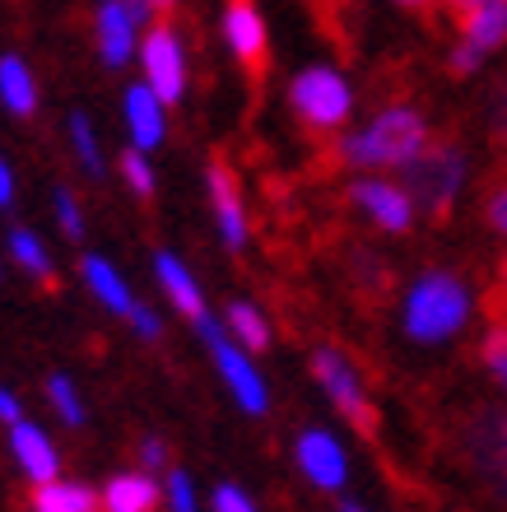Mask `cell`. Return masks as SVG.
Wrapping results in <instances>:
<instances>
[{"mask_svg":"<svg viewBox=\"0 0 507 512\" xmlns=\"http://www.w3.org/2000/svg\"><path fill=\"white\" fill-rule=\"evenodd\" d=\"M205 182H210V205H214V215H219L224 247L228 252H242V247H247V205H242L238 168H233L224 154H210V163H205Z\"/></svg>","mask_w":507,"mask_h":512,"instance_id":"cell-11","label":"cell"},{"mask_svg":"<svg viewBox=\"0 0 507 512\" xmlns=\"http://www.w3.org/2000/svg\"><path fill=\"white\" fill-rule=\"evenodd\" d=\"M475 210H480L484 229L507 238V154H498L494 168L484 173L480 191H475Z\"/></svg>","mask_w":507,"mask_h":512,"instance_id":"cell-19","label":"cell"},{"mask_svg":"<svg viewBox=\"0 0 507 512\" xmlns=\"http://www.w3.org/2000/svg\"><path fill=\"white\" fill-rule=\"evenodd\" d=\"M224 322H228V331H233V340H238L242 350H252V354L270 350V326H266V317H261L252 303H228Z\"/></svg>","mask_w":507,"mask_h":512,"instance_id":"cell-23","label":"cell"},{"mask_svg":"<svg viewBox=\"0 0 507 512\" xmlns=\"http://www.w3.org/2000/svg\"><path fill=\"white\" fill-rule=\"evenodd\" d=\"M428 135H433V126H428L424 112L414 108V103H405V98H396V103H387L359 135L340 140L335 149H340V168H354V173H368V168H405V163L428 145Z\"/></svg>","mask_w":507,"mask_h":512,"instance_id":"cell-2","label":"cell"},{"mask_svg":"<svg viewBox=\"0 0 507 512\" xmlns=\"http://www.w3.org/2000/svg\"><path fill=\"white\" fill-rule=\"evenodd\" d=\"M145 0H103L98 5V56L117 70L131 61L135 28L145 24Z\"/></svg>","mask_w":507,"mask_h":512,"instance_id":"cell-12","label":"cell"},{"mask_svg":"<svg viewBox=\"0 0 507 512\" xmlns=\"http://www.w3.org/2000/svg\"><path fill=\"white\" fill-rule=\"evenodd\" d=\"M140 61H145V84L159 94L163 108H177L182 94H187V56H182V38L168 19L145 33V47H140Z\"/></svg>","mask_w":507,"mask_h":512,"instance_id":"cell-7","label":"cell"},{"mask_svg":"<svg viewBox=\"0 0 507 512\" xmlns=\"http://www.w3.org/2000/svg\"><path fill=\"white\" fill-rule=\"evenodd\" d=\"M56 219H61L66 238H75V243H80V238H84V215H80V205H75V196H70L66 187L56 191Z\"/></svg>","mask_w":507,"mask_h":512,"instance_id":"cell-31","label":"cell"},{"mask_svg":"<svg viewBox=\"0 0 507 512\" xmlns=\"http://www.w3.org/2000/svg\"><path fill=\"white\" fill-rule=\"evenodd\" d=\"M0 103L14 117H33L38 112V84H33V70L19 56H0Z\"/></svg>","mask_w":507,"mask_h":512,"instance_id":"cell-21","label":"cell"},{"mask_svg":"<svg viewBox=\"0 0 507 512\" xmlns=\"http://www.w3.org/2000/svg\"><path fill=\"white\" fill-rule=\"evenodd\" d=\"M10 452L33 485H52L56 475H61V457H56L52 438H47L38 424H28V419L10 424Z\"/></svg>","mask_w":507,"mask_h":512,"instance_id":"cell-13","label":"cell"},{"mask_svg":"<svg viewBox=\"0 0 507 512\" xmlns=\"http://www.w3.org/2000/svg\"><path fill=\"white\" fill-rule=\"evenodd\" d=\"M340 512H363V508H359V503H345V508H340Z\"/></svg>","mask_w":507,"mask_h":512,"instance_id":"cell-41","label":"cell"},{"mask_svg":"<svg viewBox=\"0 0 507 512\" xmlns=\"http://www.w3.org/2000/svg\"><path fill=\"white\" fill-rule=\"evenodd\" d=\"M154 270H159V284H163V294L173 298V308L187 317V322L205 326L210 322V312H205V298L201 289H196V280H191L187 270H182V261H177L173 252H159L154 256Z\"/></svg>","mask_w":507,"mask_h":512,"instance_id":"cell-15","label":"cell"},{"mask_svg":"<svg viewBox=\"0 0 507 512\" xmlns=\"http://www.w3.org/2000/svg\"><path fill=\"white\" fill-rule=\"evenodd\" d=\"M126 126H131L135 149L163 145V103L149 84H135L131 94H126Z\"/></svg>","mask_w":507,"mask_h":512,"instance_id":"cell-18","label":"cell"},{"mask_svg":"<svg viewBox=\"0 0 507 512\" xmlns=\"http://www.w3.org/2000/svg\"><path fill=\"white\" fill-rule=\"evenodd\" d=\"M475 354H480L484 373L507 391V322H489V331H484V340H480V350Z\"/></svg>","mask_w":507,"mask_h":512,"instance_id":"cell-25","label":"cell"},{"mask_svg":"<svg viewBox=\"0 0 507 512\" xmlns=\"http://www.w3.org/2000/svg\"><path fill=\"white\" fill-rule=\"evenodd\" d=\"M401 173V187L410 191L414 210L428 219V224H452L456 201H461V187H466L470 173V154H466V135L461 126H442V131L428 135V145L414 154Z\"/></svg>","mask_w":507,"mask_h":512,"instance_id":"cell-1","label":"cell"},{"mask_svg":"<svg viewBox=\"0 0 507 512\" xmlns=\"http://www.w3.org/2000/svg\"><path fill=\"white\" fill-rule=\"evenodd\" d=\"M214 512H256L252 508V499H247V494H242V489H233V485H219L214 489Z\"/></svg>","mask_w":507,"mask_h":512,"instance_id":"cell-35","label":"cell"},{"mask_svg":"<svg viewBox=\"0 0 507 512\" xmlns=\"http://www.w3.org/2000/svg\"><path fill=\"white\" fill-rule=\"evenodd\" d=\"M224 38L242 66V80L252 84V103H261L270 80V28L256 10V0H224Z\"/></svg>","mask_w":507,"mask_h":512,"instance_id":"cell-6","label":"cell"},{"mask_svg":"<svg viewBox=\"0 0 507 512\" xmlns=\"http://www.w3.org/2000/svg\"><path fill=\"white\" fill-rule=\"evenodd\" d=\"M340 275H345V289L354 294V303H359L368 317H382V308H387L391 298H396V270H391V261L377 247L368 243H349L345 256H340Z\"/></svg>","mask_w":507,"mask_h":512,"instance_id":"cell-8","label":"cell"},{"mask_svg":"<svg viewBox=\"0 0 507 512\" xmlns=\"http://www.w3.org/2000/svg\"><path fill=\"white\" fill-rule=\"evenodd\" d=\"M201 336H205V345H210L214 364H219V378L233 387V396H238L242 410H247V415H266V405H270L266 382H261V373L247 364V354H242L233 340H224V331H219L214 322L201 326Z\"/></svg>","mask_w":507,"mask_h":512,"instance_id":"cell-10","label":"cell"},{"mask_svg":"<svg viewBox=\"0 0 507 512\" xmlns=\"http://www.w3.org/2000/svg\"><path fill=\"white\" fill-rule=\"evenodd\" d=\"M47 401H52V410H56L61 419H66L70 429H80V424H84L80 391H75V382H70L66 373H56V378H47Z\"/></svg>","mask_w":507,"mask_h":512,"instance_id":"cell-28","label":"cell"},{"mask_svg":"<svg viewBox=\"0 0 507 512\" xmlns=\"http://www.w3.org/2000/svg\"><path fill=\"white\" fill-rule=\"evenodd\" d=\"M456 38H466L470 47H480L484 56L507 47V0H484L480 10H470L456 24Z\"/></svg>","mask_w":507,"mask_h":512,"instance_id":"cell-17","label":"cell"},{"mask_svg":"<svg viewBox=\"0 0 507 512\" xmlns=\"http://www.w3.org/2000/svg\"><path fill=\"white\" fill-rule=\"evenodd\" d=\"M484 135L494 154H507V75L489 89V103H484Z\"/></svg>","mask_w":507,"mask_h":512,"instance_id":"cell-26","label":"cell"},{"mask_svg":"<svg viewBox=\"0 0 507 512\" xmlns=\"http://www.w3.org/2000/svg\"><path fill=\"white\" fill-rule=\"evenodd\" d=\"M33 512H103V499L89 485L52 480V485H33Z\"/></svg>","mask_w":507,"mask_h":512,"instance_id":"cell-22","label":"cell"},{"mask_svg":"<svg viewBox=\"0 0 507 512\" xmlns=\"http://www.w3.org/2000/svg\"><path fill=\"white\" fill-rule=\"evenodd\" d=\"M470 317V289L461 275L452 270H428L424 280L405 294V312L401 326L414 345H438V340H452Z\"/></svg>","mask_w":507,"mask_h":512,"instance_id":"cell-3","label":"cell"},{"mask_svg":"<svg viewBox=\"0 0 507 512\" xmlns=\"http://www.w3.org/2000/svg\"><path fill=\"white\" fill-rule=\"evenodd\" d=\"M70 145H75V159L84 163V173L89 177H103V154H98V140H94V126L84 112L70 117Z\"/></svg>","mask_w":507,"mask_h":512,"instance_id":"cell-27","label":"cell"},{"mask_svg":"<svg viewBox=\"0 0 507 512\" xmlns=\"http://www.w3.org/2000/svg\"><path fill=\"white\" fill-rule=\"evenodd\" d=\"M80 275H84V284L98 294V303L103 308H112V312H121V317H131L135 312V298H131V289H126V280H121L117 270L107 266L103 256H84L80 261Z\"/></svg>","mask_w":507,"mask_h":512,"instance_id":"cell-20","label":"cell"},{"mask_svg":"<svg viewBox=\"0 0 507 512\" xmlns=\"http://www.w3.org/2000/svg\"><path fill=\"white\" fill-rule=\"evenodd\" d=\"M484 317H489V322H507V252H503V261H498V284L484 294Z\"/></svg>","mask_w":507,"mask_h":512,"instance_id":"cell-32","label":"cell"},{"mask_svg":"<svg viewBox=\"0 0 507 512\" xmlns=\"http://www.w3.org/2000/svg\"><path fill=\"white\" fill-rule=\"evenodd\" d=\"M126 322H131V326H135V331H140V336H145V340H159V336H163L159 317H154V312H149L145 303H135V312H131V317H126Z\"/></svg>","mask_w":507,"mask_h":512,"instance_id":"cell-36","label":"cell"},{"mask_svg":"<svg viewBox=\"0 0 507 512\" xmlns=\"http://www.w3.org/2000/svg\"><path fill=\"white\" fill-rule=\"evenodd\" d=\"M401 10H410V14H424V19H433V10H438L442 0H396Z\"/></svg>","mask_w":507,"mask_h":512,"instance_id":"cell-39","label":"cell"},{"mask_svg":"<svg viewBox=\"0 0 507 512\" xmlns=\"http://www.w3.org/2000/svg\"><path fill=\"white\" fill-rule=\"evenodd\" d=\"M475 70H484V52L470 47L466 38H456L452 52H447V75H452V80H470Z\"/></svg>","mask_w":507,"mask_h":512,"instance_id":"cell-30","label":"cell"},{"mask_svg":"<svg viewBox=\"0 0 507 512\" xmlns=\"http://www.w3.org/2000/svg\"><path fill=\"white\" fill-rule=\"evenodd\" d=\"M117 168H121V177H126V187H131L140 201H154V173H149V163H145V149L126 145Z\"/></svg>","mask_w":507,"mask_h":512,"instance_id":"cell-29","label":"cell"},{"mask_svg":"<svg viewBox=\"0 0 507 512\" xmlns=\"http://www.w3.org/2000/svg\"><path fill=\"white\" fill-rule=\"evenodd\" d=\"M140 466H145V475L149 471H173V457H168V447L159 443V438H145V443H140Z\"/></svg>","mask_w":507,"mask_h":512,"instance_id":"cell-34","label":"cell"},{"mask_svg":"<svg viewBox=\"0 0 507 512\" xmlns=\"http://www.w3.org/2000/svg\"><path fill=\"white\" fill-rule=\"evenodd\" d=\"M345 205L359 210L373 229L382 233H410L414 224V201L401 182H382V177H359L345 187Z\"/></svg>","mask_w":507,"mask_h":512,"instance_id":"cell-9","label":"cell"},{"mask_svg":"<svg viewBox=\"0 0 507 512\" xmlns=\"http://www.w3.org/2000/svg\"><path fill=\"white\" fill-rule=\"evenodd\" d=\"M289 108H294L298 126L307 131L312 145H331V135L354 117V94L340 70L331 66H303L289 80Z\"/></svg>","mask_w":507,"mask_h":512,"instance_id":"cell-4","label":"cell"},{"mask_svg":"<svg viewBox=\"0 0 507 512\" xmlns=\"http://www.w3.org/2000/svg\"><path fill=\"white\" fill-rule=\"evenodd\" d=\"M298 466H303V475L321 489H340L349 475L345 452H340V443H335L326 429H307L303 438H298Z\"/></svg>","mask_w":507,"mask_h":512,"instance_id":"cell-14","label":"cell"},{"mask_svg":"<svg viewBox=\"0 0 507 512\" xmlns=\"http://www.w3.org/2000/svg\"><path fill=\"white\" fill-rule=\"evenodd\" d=\"M10 256H14V266L28 270L33 280H42V284L56 280L52 256H47V247H42V238L33 229H10Z\"/></svg>","mask_w":507,"mask_h":512,"instance_id":"cell-24","label":"cell"},{"mask_svg":"<svg viewBox=\"0 0 507 512\" xmlns=\"http://www.w3.org/2000/svg\"><path fill=\"white\" fill-rule=\"evenodd\" d=\"M168 508L173 512H196V494H191V480L182 471H168Z\"/></svg>","mask_w":507,"mask_h":512,"instance_id":"cell-33","label":"cell"},{"mask_svg":"<svg viewBox=\"0 0 507 512\" xmlns=\"http://www.w3.org/2000/svg\"><path fill=\"white\" fill-rule=\"evenodd\" d=\"M145 5H154V10H159V14H168V10H173V5H177V0H145Z\"/></svg>","mask_w":507,"mask_h":512,"instance_id":"cell-40","label":"cell"},{"mask_svg":"<svg viewBox=\"0 0 507 512\" xmlns=\"http://www.w3.org/2000/svg\"><path fill=\"white\" fill-rule=\"evenodd\" d=\"M312 378L321 382V391L331 396V405L349 419V429L359 433L363 443H382V410L373 405V396H368V387H363V378H359V368H354V359H349L345 350L317 345V350H312Z\"/></svg>","mask_w":507,"mask_h":512,"instance_id":"cell-5","label":"cell"},{"mask_svg":"<svg viewBox=\"0 0 507 512\" xmlns=\"http://www.w3.org/2000/svg\"><path fill=\"white\" fill-rule=\"evenodd\" d=\"M0 419H5V424H19V419H24V410H19V401H14V391H5V387H0Z\"/></svg>","mask_w":507,"mask_h":512,"instance_id":"cell-37","label":"cell"},{"mask_svg":"<svg viewBox=\"0 0 507 512\" xmlns=\"http://www.w3.org/2000/svg\"><path fill=\"white\" fill-rule=\"evenodd\" d=\"M14 201V173H10V163L0 159V210Z\"/></svg>","mask_w":507,"mask_h":512,"instance_id":"cell-38","label":"cell"},{"mask_svg":"<svg viewBox=\"0 0 507 512\" xmlns=\"http://www.w3.org/2000/svg\"><path fill=\"white\" fill-rule=\"evenodd\" d=\"M503 438H507V410H503Z\"/></svg>","mask_w":507,"mask_h":512,"instance_id":"cell-42","label":"cell"},{"mask_svg":"<svg viewBox=\"0 0 507 512\" xmlns=\"http://www.w3.org/2000/svg\"><path fill=\"white\" fill-rule=\"evenodd\" d=\"M103 512H159V485L145 471H121L103 485Z\"/></svg>","mask_w":507,"mask_h":512,"instance_id":"cell-16","label":"cell"}]
</instances>
